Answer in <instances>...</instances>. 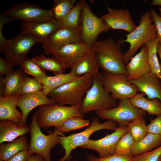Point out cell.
Here are the masks:
<instances>
[{"label":"cell","instance_id":"cell-1","mask_svg":"<svg viewBox=\"0 0 161 161\" xmlns=\"http://www.w3.org/2000/svg\"><path fill=\"white\" fill-rule=\"evenodd\" d=\"M92 48L99 67L103 72L128 75L120 44L113 39L109 38L97 41Z\"/></svg>","mask_w":161,"mask_h":161},{"label":"cell","instance_id":"cell-2","mask_svg":"<svg viewBox=\"0 0 161 161\" xmlns=\"http://www.w3.org/2000/svg\"><path fill=\"white\" fill-rule=\"evenodd\" d=\"M92 83V76L84 74L53 90L48 96L61 105L68 104L72 106L81 104Z\"/></svg>","mask_w":161,"mask_h":161},{"label":"cell","instance_id":"cell-3","mask_svg":"<svg viewBox=\"0 0 161 161\" xmlns=\"http://www.w3.org/2000/svg\"><path fill=\"white\" fill-rule=\"evenodd\" d=\"M150 11H146L140 16L139 24L131 32L126 35V38L119 39L117 42L121 44L124 42L130 44L129 47L123 56V62L127 64L137 50L144 44L157 36L155 26Z\"/></svg>","mask_w":161,"mask_h":161},{"label":"cell","instance_id":"cell-4","mask_svg":"<svg viewBox=\"0 0 161 161\" xmlns=\"http://www.w3.org/2000/svg\"><path fill=\"white\" fill-rule=\"evenodd\" d=\"M81 105L67 106L56 103L40 106L35 112L37 124L40 128L55 127L72 117L83 118L84 115L80 112Z\"/></svg>","mask_w":161,"mask_h":161},{"label":"cell","instance_id":"cell-5","mask_svg":"<svg viewBox=\"0 0 161 161\" xmlns=\"http://www.w3.org/2000/svg\"><path fill=\"white\" fill-rule=\"evenodd\" d=\"M102 73L92 77V85L87 92L82 102L81 114H86L92 111L108 109L117 106L116 100L111 96L104 88L102 81Z\"/></svg>","mask_w":161,"mask_h":161},{"label":"cell","instance_id":"cell-6","mask_svg":"<svg viewBox=\"0 0 161 161\" xmlns=\"http://www.w3.org/2000/svg\"><path fill=\"white\" fill-rule=\"evenodd\" d=\"M117 127V123L114 121L107 120L100 123L98 117H94L92 118L89 126L83 131L67 136L59 135V143L65 150L64 155L59 161H70L72 157L71 155L72 151L85 143L94 132L104 129L114 131Z\"/></svg>","mask_w":161,"mask_h":161},{"label":"cell","instance_id":"cell-7","mask_svg":"<svg viewBox=\"0 0 161 161\" xmlns=\"http://www.w3.org/2000/svg\"><path fill=\"white\" fill-rule=\"evenodd\" d=\"M111 29L105 21L97 16L86 2L82 10L78 28L81 41L92 48L97 41L99 34Z\"/></svg>","mask_w":161,"mask_h":161},{"label":"cell","instance_id":"cell-8","mask_svg":"<svg viewBox=\"0 0 161 161\" xmlns=\"http://www.w3.org/2000/svg\"><path fill=\"white\" fill-rule=\"evenodd\" d=\"M30 128V142L28 149L31 155L36 154L40 155L44 161H52L50 156L51 149L60 143L58 132H50L48 135L44 134L37 124L36 113L32 115Z\"/></svg>","mask_w":161,"mask_h":161},{"label":"cell","instance_id":"cell-9","mask_svg":"<svg viewBox=\"0 0 161 161\" xmlns=\"http://www.w3.org/2000/svg\"><path fill=\"white\" fill-rule=\"evenodd\" d=\"M42 41L35 36L21 32L13 38L7 40L0 47V52L4 54L5 59L14 66L27 57L28 52L34 44Z\"/></svg>","mask_w":161,"mask_h":161},{"label":"cell","instance_id":"cell-10","mask_svg":"<svg viewBox=\"0 0 161 161\" xmlns=\"http://www.w3.org/2000/svg\"><path fill=\"white\" fill-rule=\"evenodd\" d=\"M95 114L100 118L112 120L119 125L127 126L136 119L143 118L146 115V112L134 106L130 98H125L119 100L117 107L96 111Z\"/></svg>","mask_w":161,"mask_h":161},{"label":"cell","instance_id":"cell-11","mask_svg":"<svg viewBox=\"0 0 161 161\" xmlns=\"http://www.w3.org/2000/svg\"><path fill=\"white\" fill-rule=\"evenodd\" d=\"M2 13L28 23L45 22L53 19L50 10H45L37 4L25 1L14 5Z\"/></svg>","mask_w":161,"mask_h":161},{"label":"cell","instance_id":"cell-12","mask_svg":"<svg viewBox=\"0 0 161 161\" xmlns=\"http://www.w3.org/2000/svg\"><path fill=\"white\" fill-rule=\"evenodd\" d=\"M102 79L103 86L112 97L117 100L125 98H131L139 91L136 86L130 83L128 75H115L103 72Z\"/></svg>","mask_w":161,"mask_h":161},{"label":"cell","instance_id":"cell-13","mask_svg":"<svg viewBox=\"0 0 161 161\" xmlns=\"http://www.w3.org/2000/svg\"><path fill=\"white\" fill-rule=\"evenodd\" d=\"M81 42L78 29L61 27L53 32L41 43L44 53L52 54L68 44Z\"/></svg>","mask_w":161,"mask_h":161},{"label":"cell","instance_id":"cell-14","mask_svg":"<svg viewBox=\"0 0 161 161\" xmlns=\"http://www.w3.org/2000/svg\"><path fill=\"white\" fill-rule=\"evenodd\" d=\"M127 131L126 126L119 125L114 131L104 137L96 140L89 139L80 147L97 151L99 158H103L115 153L117 145L122 135Z\"/></svg>","mask_w":161,"mask_h":161},{"label":"cell","instance_id":"cell-15","mask_svg":"<svg viewBox=\"0 0 161 161\" xmlns=\"http://www.w3.org/2000/svg\"><path fill=\"white\" fill-rule=\"evenodd\" d=\"M92 48L80 42L66 45L52 54L66 69L70 68L84 57Z\"/></svg>","mask_w":161,"mask_h":161},{"label":"cell","instance_id":"cell-16","mask_svg":"<svg viewBox=\"0 0 161 161\" xmlns=\"http://www.w3.org/2000/svg\"><path fill=\"white\" fill-rule=\"evenodd\" d=\"M108 12L101 16L111 29L121 30L129 33L137 27L133 21L129 10L117 9L108 7Z\"/></svg>","mask_w":161,"mask_h":161},{"label":"cell","instance_id":"cell-17","mask_svg":"<svg viewBox=\"0 0 161 161\" xmlns=\"http://www.w3.org/2000/svg\"><path fill=\"white\" fill-rule=\"evenodd\" d=\"M57 103L54 100L49 98L42 90L32 93L20 95L17 106L21 110L22 118L18 123L26 124L27 117L29 113L37 106L44 104Z\"/></svg>","mask_w":161,"mask_h":161},{"label":"cell","instance_id":"cell-18","mask_svg":"<svg viewBox=\"0 0 161 161\" xmlns=\"http://www.w3.org/2000/svg\"><path fill=\"white\" fill-rule=\"evenodd\" d=\"M128 80L136 86L139 91L147 96L148 99L157 98L161 102V80L155 73L150 72L138 79Z\"/></svg>","mask_w":161,"mask_h":161},{"label":"cell","instance_id":"cell-19","mask_svg":"<svg viewBox=\"0 0 161 161\" xmlns=\"http://www.w3.org/2000/svg\"><path fill=\"white\" fill-rule=\"evenodd\" d=\"M128 80L138 79L151 72V68L148 60L147 48L143 45L140 51L133 57L126 65Z\"/></svg>","mask_w":161,"mask_h":161},{"label":"cell","instance_id":"cell-20","mask_svg":"<svg viewBox=\"0 0 161 161\" xmlns=\"http://www.w3.org/2000/svg\"><path fill=\"white\" fill-rule=\"evenodd\" d=\"M20 24L22 32L30 34L43 41L61 27L59 21L53 19L43 22L28 23L21 22Z\"/></svg>","mask_w":161,"mask_h":161},{"label":"cell","instance_id":"cell-21","mask_svg":"<svg viewBox=\"0 0 161 161\" xmlns=\"http://www.w3.org/2000/svg\"><path fill=\"white\" fill-rule=\"evenodd\" d=\"M99 68L95 51L92 48L84 57L72 66L70 72L77 77L86 74H89L93 77L100 73Z\"/></svg>","mask_w":161,"mask_h":161},{"label":"cell","instance_id":"cell-22","mask_svg":"<svg viewBox=\"0 0 161 161\" xmlns=\"http://www.w3.org/2000/svg\"><path fill=\"white\" fill-rule=\"evenodd\" d=\"M16 94L6 97L0 96V120H8L18 123L21 120L22 114L17 108L20 96Z\"/></svg>","mask_w":161,"mask_h":161},{"label":"cell","instance_id":"cell-23","mask_svg":"<svg viewBox=\"0 0 161 161\" xmlns=\"http://www.w3.org/2000/svg\"><path fill=\"white\" fill-rule=\"evenodd\" d=\"M15 123L8 120H0V143L11 142L30 132V127L27 124Z\"/></svg>","mask_w":161,"mask_h":161},{"label":"cell","instance_id":"cell-24","mask_svg":"<svg viewBox=\"0 0 161 161\" xmlns=\"http://www.w3.org/2000/svg\"><path fill=\"white\" fill-rule=\"evenodd\" d=\"M23 73L20 69L13 70L3 78L0 77V95L4 97L17 94L21 85Z\"/></svg>","mask_w":161,"mask_h":161},{"label":"cell","instance_id":"cell-25","mask_svg":"<svg viewBox=\"0 0 161 161\" xmlns=\"http://www.w3.org/2000/svg\"><path fill=\"white\" fill-rule=\"evenodd\" d=\"M29 145L25 135L5 143H0V161H6L18 152L28 150Z\"/></svg>","mask_w":161,"mask_h":161},{"label":"cell","instance_id":"cell-26","mask_svg":"<svg viewBox=\"0 0 161 161\" xmlns=\"http://www.w3.org/2000/svg\"><path fill=\"white\" fill-rule=\"evenodd\" d=\"M79 77L72 75L69 72L66 74L61 73L52 76H47L43 78H35L41 83L43 87L42 91L48 96L53 90L64 84L74 80Z\"/></svg>","mask_w":161,"mask_h":161},{"label":"cell","instance_id":"cell-27","mask_svg":"<svg viewBox=\"0 0 161 161\" xmlns=\"http://www.w3.org/2000/svg\"><path fill=\"white\" fill-rule=\"evenodd\" d=\"M145 95L143 93H137L130 98L131 103L134 107L147 112L149 115L157 116L161 115V102L157 98L152 100L146 99Z\"/></svg>","mask_w":161,"mask_h":161},{"label":"cell","instance_id":"cell-28","mask_svg":"<svg viewBox=\"0 0 161 161\" xmlns=\"http://www.w3.org/2000/svg\"><path fill=\"white\" fill-rule=\"evenodd\" d=\"M161 145V136L148 133L140 141L136 143L131 151V156L135 157L151 151Z\"/></svg>","mask_w":161,"mask_h":161},{"label":"cell","instance_id":"cell-29","mask_svg":"<svg viewBox=\"0 0 161 161\" xmlns=\"http://www.w3.org/2000/svg\"><path fill=\"white\" fill-rule=\"evenodd\" d=\"M32 58L35 62L43 70L51 71L55 75L64 73L66 69L62 63L54 57L48 58L41 54Z\"/></svg>","mask_w":161,"mask_h":161},{"label":"cell","instance_id":"cell-30","mask_svg":"<svg viewBox=\"0 0 161 161\" xmlns=\"http://www.w3.org/2000/svg\"><path fill=\"white\" fill-rule=\"evenodd\" d=\"M86 2L80 0L77 2L68 14L59 21L61 27L78 29L83 7Z\"/></svg>","mask_w":161,"mask_h":161},{"label":"cell","instance_id":"cell-31","mask_svg":"<svg viewBox=\"0 0 161 161\" xmlns=\"http://www.w3.org/2000/svg\"><path fill=\"white\" fill-rule=\"evenodd\" d=\"M158 43V38L157 36L145 44L147 48L148 60L151 68V72L156 74L161 80L160 64L157 55Z\"/></svg>","mask_w":161,"mask_h":161},{"label":"cell","instance_id":"cell-32","mask_svg":"<svg viewBox=\"0 0 161 161\" xmlns=\"http://www.w3.org/2000/svg\"><path fill=\"white\" fill-rule=\"evenodd\" d=\"M76 0H55L50 10L53 19L60 21L69 12L74 6Z\"/></svg>","mask_w":161,"mask_h":161},{"label":"cell","instance_id":"cell-33","mask_svg":"<svg viewBox=\"0 0 161 161\" xmlns=\"http://www.w3.org/2000/svg\"><path fill=\"white\" fill-rule=\"evenodd\" d=\"M89 121L78 117H73L64 121L60 125L55 127L54 131L64 136L62 133H67L80 129L88 126Z\"/></svg>","mask_w":161,"mask_h":161},{"label":"cell","instance_id":"cell-34","mask_svg":"<svg viewBox=\"0 0 161 161\" xmlns=\"http://www.w3.org/2000/svg\"><path fill=\"white\" fill-rule=\"evenodd\" d=\"M127 126V131L131 134L136 143L143 139L149 133L143 117L133 120Z\"/></svg>","mask_w":161,"mask_h":161},{"label":"cell","instance_id":"cell-35","mask_svg":"<svg viewBox=\"0 0 161 161\" xmlns=\"http://www.w3.org/2000/svg\"><path fill=\"white\" fill-rule=\"evenodd\" d=\"M24 74L32 76L34 78H43L47 75L45 71L39 67L32 58L25 57L19 63Z\"/></svg>","mask_w":161,"mask_h":161},{"label":"cell","instance_id":"cell-36","mask_svg":"<svg viewBox=\"0 0 161 161\" xmlns=\"http://www.w3.org/2000/svg\"><path fill=\"white\" fill-rule=\"evenodd\" d=\"M41 83L36 78H31L24 74L20 86L17 94L22 95L42 90Z\"/></svg>","mask_w":161,"mask_h":161},{"label":"cell","instance_id":"cell-37","mask_svg":"<svg viewBox=\"0 0 161 161\" xmlns=\"http://www.w3.org/2000/svg\"><path fill=\"white\" fill-rule=\"evenodd\" d=\"M136 143L131 134L126 132L118 141L115 153L123 156H131V151Z\"/></svg>","mask_w":161,"mask_h":161},{"label":"cell","instance_id":"cell-38","mask_svg":"<svg viewBox=\"0 0 161 161\" xmlns=\"http://www.w3.org/2000/svg\"><path fill=\"white\" fill-rule=\"evenodd\" d=\"M161 156V145L154 150L133 157L131 161H159Z\"/></svg>","mask_w":161,"mask_h":161},{"label":"cell","instance_id":"cell-39","mask_svg":"<svg viewBox=\"0 0 161 161\" xmlns=\"http://www.w3.org/2000/svg\"><path fill=\"white\" fill-rule=\"evenodd\" d=\"M131 156L121 155L115 153L103 158L97 157L93 154L87 155L88 161H131Z\"/></svg>","mask_w":161,"mask_h":161},{"label":"cell","instance_id":"cell-40","mask_svg":"<svg viewBox=\"0 0 161 161\" xmlns=\"http://www.w3.org/2000/svg\"><path fill=\"white\" fill-rule=\"evenodd\" d=\"M147 127L149 133L161 136V115L151 119Z\"/></svg>","mask_w":161,"mask_h":161},{"label":"cell","instance_id":"cell-41","mask_svg":"<svg viewBox=\"0 0 161 161\" xmlns=\"http://www.w3.org/2000/svg\"><path fill=\"white\" fill-rule=\"evenodd\" d=\"M150 11L156 29L157 37L158 38L159 43L161 45V16L153 8H151Z\"/></svg>","mask_w":161,"mask_h":161},{"label":"cell","instance_id":"cell-42","mask_svg":"<svg viewBox=\"0 0 161 161\" xmlns=\"http://www.w3.org/2000/svg\"><path fill=\"white\" fill-rule=\"evenodd\" d=\"M14 66L5 59L0 58V77L7 75L12 72Z\"/></svg>","mask_w":161,"mask_h":161},{"label":"cell","instance_id":"cell-43","mask_svg":"<svg viewBox=\"0 0 161 161\" xmlns=\"http://www.w3.org/2000/svg\"><path fill=\"white\" fill-rule=\"evenodd\" d=\"M16 19L9 16L4 15L1 13L0 16V47L2 46L6 42L7 39H5L3 36L2 33V30L3 25L6 23L13 21Z\"/></svg>","mask_w":161,"mask_h":161},{"label":"cell","instance_id":"cell-44","mask_svg":"<svg viewBox=\"0 0 161 161\" xmlns=\"http://www.w3.org/2000/svg\"><path fill=\"white\" fill-rule=\"evenodd\" d=\"M31 156L27 150L18 152L6 161H27Z\"/></svg>","mask_w":161,"mask_h":161},{"label":"cell","instance_id":"cell-45","mask_svg":"<svg viewBox=\"0 0 161 161\" xmlns=\"http://www.w3.org/2000/svg\"><path fill=\"white\" fill-rule=\"evenodd\" d=\"M27 161H44L43 159L38 154L31 155Z\"/></svg>","mask_w":161,"mask_h":161},{"label":"cell","instance_id":"cell-46","mask_svg":"<svg viewBox=\"0 0 161 161\" xmlns=\"http://www.w3.org/2000/svg\"><path fill=\"white\" fill-rule=\"evenodd\" d=\"M151 4L153 6H160L161 7V0H153Z\"/></svg>","mask_w":161,"mask_h":161},{"label":"cell","instance_id":"cell-47","mask_svg":"<svg viewBox=\"0 0 161 161\" xmlns=\"http://www.w3.org/2000/svg\"><path fill=\"white\" fill-rule=\"evenodd\" d=\"M157 53L159 56L161 61V45L159 43L157 47ZM160 69L161 72V63L160 64Z\"/></svg>","mask_w":161,"mask_h":161},{"label":"cell","instance_id":"cell-48","mask_svg":"<svg viewBox=\"0 0 161 161\" xmlns=\"http://www.w3.org/2000/svg\"><path fill=\"white\" fill-rule=\"evenodd\" d=\"M158 10L160 13L159 15L161 16V7H159Z\"/></svg>","mask_w":161,"mask_h":161},{"label":"cell","instance_id":"cell-49","mask_svg":"<svg viewBox=\"0 0 161 161\" xmlns=\"http://www.w3.org/2000/svg\"><path fill=\"white\" fill-rule=\"evenodd\" d=\"M159 161H161V156L160 157V159H159Z\"/></svg>","mask_w":161,"mask_h":161}]
</instances>
